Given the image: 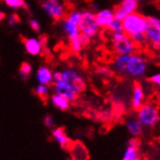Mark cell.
Returning <instances> with one entry per match:
<instances>
[{
    "instance_id": "6da1fadb",
    "label": "cell",
    "mask_w": 160,
    "mask_h": 160,
    "mask_svg": "<svg viewBox=\"0 0 160 160\" xmlns=\"http://www.w3.org/2000/svg\"><path fill=\"white\" fill-rule=\"evenodd\" d=\"M114 67L117 72L130 77H143L148 69V62L143 55L138 53L118 54L114 60Z\"/></svg>"
},
{
    "instance_id": "7a4b0ae2",
    "label": "cell",
    "mask_w": 160,
    "mask_h": 160,
    "mask_svg": "<svg viewBox=\"0 0 160 160\" xmlns=\"http://www.w3.org/2000/svg\"><path fill=\"white\" fill-rule=\"evenodd\" d=\"M121 22L123 32L128 35L137 46L147 43L148 38L146 31L148 25V18L140 13L134 12L126 16Z\"/></svg>"
},
{
    "instance_id": "3957f363",
    "label": "cell",
    "mask_w": 160,
    "mask_h": 160,
    "mask_svg": "<svg viewBox=\"0 0 160 160\" xmlns=\"http://www.w3.org/2000/svg\"><path fill=\"white\" fill-rule=\"evenodd\" d=\"M111 41L112 50L118 54H131L137 50V45L124 32L112 33Z\"/></svg>"
},
{
    "instance_id": "277c9868",
    "label": "cell",
    "mask_w": 160,
    "mask_h": 160,
    "mask_svg": "<svg viewBox=\"0 0 160 160\" xmlns=\"http://www.w3.org/2000/svg\"><path fill=\"white\" fill-rule=\"evenodd\" d=\"M99 28L100 27L98 26L95 18V14L88 10L81 12V20L79 23L80 33L86 34L91 38L98 33Z\"/></svg>"
},
{
    "instance_id": "5b68a950",
    "label": "cell",
    "mask_w": 160,
    "mask_h": 160,
    "mask_svg": "<svg viewBox=\"0 0 160 160\" xmlns=\"http://www.w3.org/2000/svg\"><path fill=\"white\" fill-rule=\"evenodd\" d=\"M138 120L143 126H154L159 121V114L156 107L152 104L142 105L138 110Z\"/></svg>"
},
{
    "instance_id": "8992f818",
    "label": "cell",
    "mask_w": 160,
    "mask_h": 160,
    "mask_svg": "<svg viewBox=\"0 0 160 160\" xmlns=\"http://www.w3.org/2000/svg\"><path fill=\"white\" fill-rule=\"evenodd\" d=\"M43 10L54 22H59L65 18V8L59 0H44L41 4Z\"/></svg>"
},
{
    "instance_id": "52a82bcc",
    "label": "cell",
    "mask_w": 160,
    "mask_h": 160,
    "mask_svg": "<svg viewBox=\"0 0 160 160\" xmlns=\"http://www.w3.org/2000/svg\"><path fill=\"white\" fill-rule=\"evenodd\" d=\"M61 74H62L63 82L69 84L76 92L81 93L86 89L87 88L86 81H84L83 78L76 71H74L72 69H66L63 72H61Z\"/></svg>"
},
{
    "instance_id": "ba28073f",
    "label": "cell",
    "mask_w": 160,
    "mask_h": 160,
    "mask_svg": "<svg viewBox=\"0 0 160 160\" xmlns=\"http://www.w3.org/2000/svg\"><path fill=\"white\" fill-rule=\"evenodd\" d=\"M81 20V12L80 11H73L71 12L67 18H64V30L67 34L68 39L76 38L80 34L79 23Z\"/></svg>"
},
{
    "instance_id": "9c48e42d",
    "label": "cell",
    "mask_w": 160,
    "mask_h": 160,
    "mask_svg": "<svg viewBox=\"0 0 160 160\" xmlns=\"http://www.w3.org/2000/svg\"><path fill=\"white\" fill-rule=\"evenodd\" d=\"M148 29L146 35L148 41L156 49H160V18L156 17L148 18Z\"/></svg>"
},
{
    "instance_id": "30bf717a",
    "label": "cell",
    "mask_w": 160,
    "mask_h": 160,
    "mask_svg": "<svg viewBox=\"0 0 160 160\" xmlns=\"http://www.w3.org/2000/svg\"><path fill=\"white\" fill-rule=\"evenodd\" d=\"M137 8L138 2L135 0H121V2L116 6L115 10L112 12H114L115 18L122 21L126 16L136 12Z\"/></svg>"
},
{
    "instance_id": "8fae6325",
    "label": "cell",
    "mask_w": 160,
    "mask_h": 160,
    "mask_svg": "<svg viewBox=\"0 0 160 160\" xmlns=\"http://www.w3.org/2000/svg\"><path fill=\"white\" fill-rule=\"evenodd\" d=\"M52 88H53V90L55 91V93H58L59 95L67 98L70 102H74L78 99L79 93L75 91L69 84L63 82V80L52 82Z\"/></svg>"
},
{
    "instance_id": "7c38bea8",
    "label": "cell",
    "mask_w": 160,
    "mask_h": 160,
    "mask_svg": "<svg viewBox=\"0 0 160 160\" xmlns=\"http://www.w3.org/2000/svg\"><path fill=\"white\" fill-rule=\"evenodd\" d=\"M22 43L24 45L25 51L31 55H38L43 52V48L39 42L35 38H26V37H22Z\"/></svg>"
},
{
    "instance_id": "4fadbf2b",
    "label": "cell",
    "mask_w": 160,
    "mask_h": 160,
    "mask_svg": "<svg viewBox=\"0 0 160 160\" xmlns=\"http://www.w3.org/2000/svg\"><path fill=\"white\" fill-rule=\"evenodd\" d=\"M95 18H96V22L99 27L107 28L110 22L115 18V15L112 10L104 9V10H101L97 12V14H95Z\"/></svg>"
},
{
    "instance_id": "5bb4252c",
    "label": "cell",
    "mask_w": 160,
    "mask_h": 160,
    "mask_svg": "<svg viewBox=\"0 0 160 160\" xmlns=\"http://www.w3.org/2000/svg\"><path fill=\"white\" fill-rule=\"evenodd\" d=\"M52 138L58 142L60 147L64 149H66L68 148H70L71 146V140L68 138V136L65 133V130L64 128H61V127H58V128H55L52 130Z\"/></svg>"
},
{
    "instance_id": "9a60e30c",
    "label": "cell",
    "mask_w": 160,
    "mask_h": 160,
    "mask_svg": "<svg viewBox=\"0 0 160 160\" xmlns=\"http://www.w3.org/2000/svg\"><path fill=\"white\" fill-rule=\"evenodd\" d=\"M145 98V93L144 89L141 87V84L136 83L133 88V93H132V108L134 110H139L141 106L143 105V101Z\"/></svg>"
},
{
    "instance_id": "2e32d148",
    "label": "cell",
    "mask_w": 160,
    "mask_h": 160,
    "mask_svg": "<svg viewBox=\"0 0 160 160\" xmlns=\"http://www.w3.org/2000/svg\"><path fill=\"white\" fill-rule=\"evenodd\" d=\"M36 78L41 84L50 86L52 82V73L48 66H41L37 71Z\"/></svg>"
},
{
    "instance_id": "e0dca14e",
    "label": "cell",
    "mask_w": 160,
    "mask_h": 160,
    "mask_svg": "<svg viewBox=\"0 0 160 160\" xmlns=\"http://www.w3.org/2000/svg\"><path fill=\"white\" fill-rule=\"evenodd\" d=\"M51 101L52 103V105L60 111H67L70 108V101L58 93L52 95Z\"/></svg>"
},
{
    "instance_id": "ac0fdd59",
    "label": "cell",
    "mask_w": 160,
    "mask_h": 160,
    "mask_svg": "<svg viewBox=\"0 0 160 160\" xmlns=\"http://www.w3.org/2000/svg\"><path fill=\"white\" fill-rule=\"evenodd\" d=\"M126 126H127L129 133L135 137H138L139 135H141V133H142L143 125L141 124V122L138 119H130L127 122Z\"/></svg>"
},
{
    "instance_id": "d6986e66",
    "label": "cell",
    "mask_w": 160,
    "mask_h": 160,
    "mask_svg": "<svg viewBox=\"0 0 160 160\" xmlns=\"http://www.w3.org/2000/svg\"><path fill=\"white\" fill-rule=\"evenodd\" d=\"M122 160H140V154L138 152V148L129 146L125 150Z\"/></svg>"
},
{
    "instance_id": "ffe728a7",
    "label": "cell",
    "mask_w": 160,
    "mask_h": 160,
    "mask_svg": "<svg viewBox=\"0 0 160 160\" xmlns=\"http://www.w3.org/2000/svg\"><path fill=\"white\" fill-rule=\"evenodd\" d=\"M31 71H32L31 65L28 62H22L20 66V70H18V73H20V76L22 78V80L25 81L29 78Z\"/></svg>"
},
{
    "instance_id": "44dd1931",
    "label": "cell",
    "mask_w": 160,
    "mask_h": 160,
    "mask_svg": "<svg viewBox=\"0 0 160 160\" xmlns=\"http://www.w3.org/2000/svg\"><path fill=\"white\" fill-rule=\"evenodd\" d=\"M49 87L46 86V84H39V86H37L36 88H35V93L38 95V97L40 99H42L43 101H46L48 100V97H49Z\"/></svg>"
},
{
    "instance_id": "7402d4cb",
    "label": "cell",
    "mask_w": 160,
    "mask_h": 160,
    "mask_svg": "<svg viewBox=\"0 0 160 160\" xmlns=\"http://www.w3.org/2000/svg\"><path fill=\"white\" fill-rule=\"evenodd\" d=\"M107 29L111 31L112 33H117V32H123V27H122V22L118 20V18H114L110 24L107 26Z\"/></svg>"
},
{
    "instance_id": "603a6c76",
    "label": "cell",
    "mask_w": 160,
    "mask_h": 160,
    "mask_svg": "<svg viewBox=\"0 0 160 160\" xmlns=\"http://www.w3.org/2000/svg\"><path fill=\"white\" fill-rule=\"evenodd\" d=\"M2 1L13 9H23L27 7L24 0H2Z\"/></svg>"
},
{
    "instance_id": "cb8c5ba5",
    "label": "cell",
    "mask_w": 160,
    "mask_h": 160,
    "mask_svg": "<svg viewBox=\"0 0 160 160\" xmlns=\"http://www.w3.org/2000/svg\"><path fill=\"white\" fill-rule=\"evenodd\" d=\"M69 43H70V50L74 52V53H79L82 50V45L80 43L79 40V36L76 37V38H72L69 39Z\"/></svg>"
},
{
    "instance_id": "d4e9b609",
    "label": "cell",
    "mask_w": 160,
    "mask_h": 160,
    "mask_svg": "<svg viewBox=\"0 0 160 160\" xmlns=\"http://www.w3.org/2000/svg\"><path fill=\"white\" fill-rule=\"evenodd\" d=\"M95 72L97 75H99L101 77H104V78H110L112 76V71L106 66H102V65L96 68Z\"/></svg>"
},
{
    "instance_id": "484cf974",
    "label": "cell",
    "mask_w": 160,
    "mask_h": 160,
    "mask_svg": "<svg viewBox=\"0 0 160 160\" xmlns=\"http://www.w3.org/2000/svg\"><path fill=\"white\" fill-rule=\"evenodd\" d=\"M79 40H80V43H81L82 47H84V46H88L90 43V37H88L86 34L80 33L79 34Z\"/></svg>"
},
{
    "instance_id": "4316f807",
    "label": "cell",
    "mask_w": 160,
    "mask_h": 160,
    "mask_svg": "<svg viewBox=\"0 0 160 160\" xmlns=\"http://www.w3.org/2000/svg\"><path fill=\"white\" fill-rule=\"evenodd\" d=\"M20 22H21V20H20V18H18V16L17 14H12L8 18V22L11 26H16Z\"/></svg>"
},
{
    "instance_id": "83f0119b",
    "label": "cell",
    "mask_w": 160,
    "mask_h": 160,
    "mask_svg": "<svg viewBox=\"0 0 160 160\" xmlns=\"http://www.w3.org/2000/svg\"><path fill=\"white\" fill-rule=\"evenodd\" d=\"M29 26L31 27V29L32 30H34L35 32H39L40 31V24H39V22H37L36 20H34V18H31V20H29Z\"/></svg>"
},
{
    "instance_id": "f1b7e54d",
    "label": "cell",
    "mask_w": 160,
    "mask_h": 160,
    "mask_svg": "<svg viewBox=\"0 0 160 160\" xmlns=\"http://www.w3.org/2000/svg\"><path fill=\"white\" fill-rule=\"evenodd\" d=\"M150 82L160 89V73L154 74L153 76L150 77Z\"/></svg>"
},
{
    "instance_id": "f546056e",
    "label": "cell",
    "mask_w": 160,
    "mask_h": 160,
    "mask_svg": "<svg viewBox=\"0 0 160 160\" xmlns=\"http://www.w3.org/2000/svg\"><path fill=\"white\" fill-rule=\"evenodd\" d=\"M39 42H40V44H41V46H42L43 50H45V49H46V47H47V45H48V36H47L46 34L41 35V36L39 37Z\"/></svg>"
},
{
    "instance_id": "4dcf8cb0",
    "label": "cell",
    "mask_w": 160,
    "mask_h": 160,
    "mask_svg": "<svg viewBox=\"0 0 160 160\" xmlns=\"http://www.w3.org/2000/svg\"><path fill=\"white\" fill-rule=\"evenodd\" d=\"M44 123L47 127L52 128L53 126V119H52V116H47L44 119Z\"/></svg>"
},
{
    "instance_id": "1f68e13d",
    "label": "cell",
    "mask_w": 160,
    "mask_h": 160,
    "mask_svg": "<svg viewBox=\"0 0 160 160\" xmlns=\"http://www.w3.org/2000/svg\"><path fill=\"white\" fill-rule=\"evenodd\" d=\"M129 145L131 147H134V148H138V147H139V141L137 139H132V140H130Z\"/></svg>"
},
{
    "instance_id": "d6a6232c",
    "label": "cell",
    "mask_w": 160,
    "mask_h": 160,
    "mask_svg": "<svg viewBox=\"0 0 160 160\" xmlns=\"http://www.w3.org/2000/svg\"><path fill=\"white\" fill-rule=\"evenodd\" d=\"M5 18H6V14L4 12H2L1 10H0V22H2Z\"/></svg>"
},
{
    "instance_id": "836d02e7",
    "label": "cell",
    "mask_w": 160,
    "mask_h": 160,
    "mask_svg": "<svg viewBox=\"0 0 160 160\" xmlns=\"http://www.w3.org/2000/svg\"><path fill=\"white\" fill-rule=\"evenodd\" d=\"M135 1H137V2H139V1H141V0H135Z\"/></svg>"
},
{
    "instance_id": "e575fe53",
    "label": "cell",
    "mask_w": 160,
    "mask_h": 160,
    "mask_svg": "<svg viewBox=\"0 0 160 160\" xmlns=\"http://www.w3.org/2000/svg\"><path fill=\"white\" fill-rule=\"evenodd\" d=\"M159 53H160V49H159Z\"/></svg>"
}]
</instances>
